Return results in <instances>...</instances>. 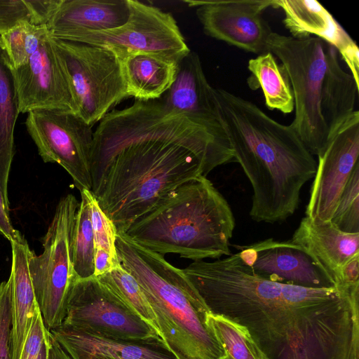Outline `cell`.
Returning a JSON list of instances; mask_svg holds the SVG:
<instances>
[{"label":"cell","mask_w":359,"mask_h":359,"mask_svg":"<svg viewBox=\"0 0 359 359\" xmlns=\"http://www.w3.org/2000/svg\"><path fill=\"white\" fill-rule=\"evenodd\" d=\"M271 6L283 10V23L294 39L315 35L337 49L349 36L316 0H272Z\"/></svg>","instance_id":"cell-23"},{"label":"cell","mask_w":359,"mask_h":359,"mask_svg":"<svg viewBox=\"0 0 359 359\" xmlns=\"http://www.w3.org/2000/svg\"><path fill=\"white\" fill-rule=\"evenodd\" d=\"M235 161L216 137L161 98L108 112L94 130L90 191L123 233L183 184Z\"/></svg>","instance_id":"cell-1"},{"label":"cell","mask_w":359,"mask_h":359,"mask_svg":"<svg viewBox=\"0 0 359 359\" xmlns=\"http://www.w3.org/2000/svg\"><path fill=\"white\" fill-rule=\"evenodd\" d=\"M96 278L161 337L156 317L145 294L136 279L128 270L120 264L109 272Z\"/></svg>","instance_id":"cell-28"},{"label":"cell","mask_w":359,"mask_h":359,"mask_svg":"<svg viewBox=\"0 0 359 359\" xmlns=\"http://www.w3.org/2000/svg\"><path fill=\"white\" fill-rule=\"evenodd\" d=\"M330 221L345 233H359V164L351 175Z\"/></svg>","instance_id":"cell-31"},{"label":"cell","mask_w":359,"mask_h":359,"mask_svg":"<svg viewBox=\"0 0 359 359\" xmlns=\"http://www.w3.org/2000/svg\"><path fill=\"white\" fill-rule=\"evenodd\" d=\"M50 7L48 0H0V35L22 20L46 25Z\"/></svg>","instance_id":"cell-30"},{"label":"cell","mask_w":359,"mask_h":359,"mask_svg":"<svg viewBox=\"0 0 359 359\" xmlns=\"http://www.w3.org/2000/svg\"><path fill=\"white\" fill-rule=\"evenodd\" d=\"M211 95L235 161L252 188L250 217L271 224L285 221L298 208L301 189L314 177L317 161L290 124L226 90L212 87Z\"/></svg>","instance_id":"cell-3"},{"label":"cell","mask_w":359,"mask_h":359,"mask_svg":"<svg viewBox=\"0 0 359 359\" xmlns=\"http://www.w3.org/2000/svg\"><path fill=\"white\" fill-rule=\"evenodd\" d=\"M234 228L227 201L201 176L177 188L120 234L162 255L177 254L196 262L229 256Z\"/></svg>","instance_id":"cell-4"},{"label":"cell","mask_w":359,"mask_h":359,"mask_svg":"<svg viewBox=\"0 0 359 359\" xmlns=\"http://www.w3.org/2000/svg\"><path fill=\"white\" fill-rule=\"evenodd\" d=\"M50 34L47 25H36L28 20L18 22L0 35V47L7 55L11 69L25 65Z\"/></svg>","instance_id":"cell-29"},{"label":"cell","mask_w":359,"mask_h":359,"mask_svg":"<svg viewBox=\"0 0 359 359\" xmlns=\"http://www.w3.org/2000/svg\"><path fill=\"white\" fill-rule=\"evenodd\" d=\"M266 45L267 51L281 61L290 79L295 109L290 126L309 152L318 156L328 136L320 110L327 43L316 36L297 39L272 32Z\"/></svg>","instance_id":"cell-6"},{"label":"cell","mask_w":359,"mask_h":359,"mask_svg":"<svg viewBox=\"0 0 359 359\" xmlns=\"http://www.w3.org/2000/svg\"><path fill=\"white\" fill-rule=\"evenodd\" d=\"M19 114L11 66L0 47V187L8 202V182L15 154L14 130Z\"/></svg>","instance_id":"cell-24"},{"label":"cell","mask_w":359,"mask_h":359,"mask_svg":"<svg viewBox=\"0 0 359 359\" xmlns=\"http://www.w3.org/2000/svg\"><path fill=\"white\" fill-rule=\"evenodd\" d=\"M338 51L327 43L326 71L320 92V110L328 137L355 110L359 86L340 65Z\"/></svg>","instance_id":"cell-22"},{"label":"cell","mask_w":359,"mask_h":359,"mask_svg":"<svg viewBox=\"0 0 359 359\" xmlns=\"http://www.w3.org/2000/svg\"><path fill=\"white\" fill-rule=\"evenodd\" d=\"M79 203L72 194L62 198L43 238V251L30 250L28 268L36 302L46 328L60 327L66 316L74 279L71 236Z\"/></svg>","instance_id":"cell-7"},{"label":"cell","mask_w":359,"mask_h":359,"mask_svg":"<svg viewBox=\"0 0 359 359\" xmlns=\"http://www.w3.org/2000/svg\"><path fill=\"white\" fill-rule=\"evenodd\" d=\"M206 322L224 350V359H266L243 325L212 313Z\"/></svg>","instance_id":"cell-27"},{"label":"cell","mask_w":359,"mask_h":359,"mask_svg":"<svg viewBox=\"0 0 359 359\" xmlns=\"http://www.w3.org/2000/svg\"><path fill=\"white\" fill-rule=\"evenodd\" d=\"M11 243V359H20L39 306L28 268V243L24 237Z\"/></svg>","instance_id":"cell-20"},{"label":"cell","mask_w":359,"mask_h":359,"mask_svg":"<svg viewBox=\"0 0 359 359\" xmlns=\"http://www.w3.org/2000/svg\"><path fill=\"white\" fill-rule=\"evenodd\" d=\"M62 325L93 336L127 341H164L97 278H74Z\"/></svg>","instance_id":"cell-10"},{"label":"cell","mask_w":359,"mask_h":359,"mask_svg":"<svg viewBox=\"0 0 359 359\" xmlns=\"http://www.w3.org/2000/svg\"><path fill=\"white\" fill-rule=\"evenodd\" d=\"M91 222L95 249L101 248L109 252L116 262H119L115 245L117 234L116 228L112 222L102 211L93 194L91 198Z\"/></svg>","instance_id":"cell-32"},{"label":"cell","mask_w":359,"mask_h":359,"mask_svg":"<svg viewBox=\"0 0 359 359\" xmlns=\"http://www.w3.org/2000/svg\"><path fill=\"white\" fill-rule=\"evenodd\" d=\"M25 124L43 162L58 163L79 191H90L92 126L75 113L59 110L30 111Z\"/></svg>","instance_id":"cell-11"},{"label":"cell","mask_w":359,"mask_h":359,"mask_svg":"<svg viewBox=\"0 0 359 359\" xmlns=\"http://www.w3.org/2000/svg\"><path fill=\"white\" fill-rule=\"evenodd\" d=\"M130 15L128 0H60L47 27L50 36L75 31H104L123 25Z\"/></svg>","instance_id":"cell-19"},{"label":"cell","mask_w":359,"mask_h":359,"mask_svg":"<svg viewBox=\"0 0 359 359\" xmlns=\"http://www.w3.org/2000/svg\"><path fill=\"white\" fill-rule=\"evenodd\" d=\"M205 34L255 54L267 52L266 39L272 32L262 17L272 0L190 1Z\"/></svg>","instance_id":"cell-14"},{"label":"cell","mask_w":359,"mask_h":359,"mask_svg":"<svg viewBox=\"0 0 359 359\" xmlns=\"http://www.w3.org/2000/svg\"><path fill=\"white\" fill-rule=\"evenodd\" d=\"M81 201L75 215L71 236V258L74 277L86 279L94 276L95 243L91 222L92 193L80 191Z\"/></svg>","instance_id":"cell-26"},{"label":"cell","mask_w":359,"mask_h":359,"mask_svg":"<svg viewBox=\"0 0 359 359\" xmlns=\"http://www.w3.org/2000/svg\"><path fill=\"white\" fill-rule=\"evenodd\" d=\"M120 59L128 97L137 100L161 98L175 81L177 64L144 53L117 55Z\"/></svg>","instance_id":"cell-21"},{"label":"cell","mask_w":359,"mask_h":359,"mask_svg":"<svg viewBox=\"0 0 359 359\" xmlns=\"http://www.w3.org/2000/svg\"><path fill=\"white\" fill-rule=\"evenodd\" d=\"M290 241L314 257L339 286L342 267L359 255V233H345L316 217H303Z\"/></svg>","instance_id":"cell-17"},{"label":"cell","mask_w":359,"mask_h":359,"mask_svg":"<svg viewBox=\"0 0 359 359\" xmlns=\"http://www.w3.org/2000/svg\"><path fill=\"white\" fill-rule=\"evenodd\" d=\"M338 54L347 65L350 74L359 86V50L350 36L337 48Z\"/></svg>","instance_id":"cell-35"},{"label":"cell","mask_w":359,"mask_h":359,"mask_svg":"<svg viewBox=\"0 0 359 359\" xmlns=\"http://www.w3.org/2000/svg\"><path fill=\"white\" fill-rule=\"evenodd\" d=\"M0 359H11V297L8 279L0 283Z\"/></svg>","instance_id":"cell-33"},{"label":"cell","mask_w":359,"mask_h":359,"mask_svg":"<svg viewBox=\"0 0 359 359\" xmlns=\"http://www.w3.org/2000/svg\"><path fill=\"white\" fill-rule=\"evenodd\" d=\"M238 248L240 259L260 278L311 288L339 287L314 257L290 240L271 238Z\"/></svg>","instance_id":"cell-15"},{"label":"cell","mask_w":359,"mask_h":359,"mask_svg":"<svg viewBox=\"0 0 359 359\" xmlns=\"http://www.w3.org/2000/svg\"><path fill=\"white\" fill-rule=\"evenodd\" d=\"M50 331L44 325L41 313L38 308L35 312L32 325L20 359H37L41 346Z\"/></svg>","instance_id":"cell-34"},{"label":"cell","mask_w":359,"mask_h":359,"mask_svg":"<svg viewBox=\"0 0 359 359\" xmlns=\"http://www.w3.org/2000/svg\"><path fill=\"white\" fill-rule=\"evenodd\" d=\"M11 72L20 113L59 110L78 114L69 76L50 34L25 65Z\"/></svg>","instance_id":"cell-12"},{"label":"cell","mask_w":359,"mask_h":359,"mask_svg":"<svg viewBox=\"0 0 359 359\" xmlns=\"http://www.w3.org/2000/svg\"><path fill=\"white\" fill-rule=\"evenodd\" d=\"M48 359H71L50 332Z\"/></svg>","instance_id":"cell-39"},{"label":"cell","mask_w":359,"mask_h":359,"mask_svg":"<svg viewBox=\"0 0 359 359\" xmlns=\"http://www.w3.org/2000/svg\"><path fill=\"white\" fill-rule=\"evenodd\" d=\"M50 333L45 339L37 359H48Z\"/></svg>","instance_id":"cell-40"},{"label":"cell","mask_w":359,"mask_h":359,"mask_svg":"<svg viewBox=\"0 0 359 359\" xmlns=\"http://www.w3.org/2000/svg\"><path fill=\"white\" fill-rule=\"evenodd\" d=\"M359 111L355 110L328 137L318 156L306 216L330 221L340 196L359 164Z\"/></svg>","instance_id":"cell-13"},{"label":"cell","mask_w":359,"mask_h":359,"mask_svg":"<svg viewBox=\"0 0 359 359\" xmlns=\"http://www.w3.org/2000/svg\"><path fill=\"white\" fill-rule=\"evenodd\" d=\"M248 68L251 72L249 86L253 89L262 88L267 108L283 114L294 111V102L288 75L284 66L276 62L271 52L249 60Z\"/></svg>","instance_id":"cell-25"},{"label":"cell","mask_w":359,"mask_h":359,"mask_svg":"<svg viewBox=\"0 0 359 359\" xmlns=\"http://www.w3.org/2000/svg\"><path fill=\"white\" fill-rule=\"evenodd\" d=\"M115 245L121 264L140 285L175 357L224 359V350L206 322L210 312L182 269L122 234H116Z\"/></svg>","instance_id":"cell-5"},{"label":"cell","mask_w":359,"mask_h":359,"mask_svg":"<svg viewBox=\"0 0 359 359\" xmlns=\"http://www.w3.org/2000/svg\"><path fill=\"white\" fill-rule=\"evenodd\" d=\"M212 87L198 55L190 50L178 62L175 81L161 100L169 110L184 114L216 137L227 140L214 113Z\"/></svg>","instance_id":"cell-16"},{"label":"cell","mask_w":359,"mask_h":359,"mask_svg":"<svg viewBox=\"0 0 359 359\" xmlns=\"http://www.w3.org/2000/svg\"><path fill=\"white\" fill-rule=\"evenodd\" d=\"M9 202L6 201L0 187V235L11 243L21 239L23 236L11 224L9 217Z\"/></svg>","instance_id":"cell-36"},{"label":"cell","mask_w":359,"mask_h":359,"mask_svg":"<svg viewBox=\"0 0 359 359\" xmlns=\"http://www.w3.org/2000/svg\"><path fill=\"white\" fill-rule=\"evenodd\" d=\"M53 39L74 89L77 115L93 126L128 97L120 59L104 47Z\"/></svg>","instance_id":"cell-8"},{"label":"cell","mask_w":359,"mask_h":359,"mask_svg":"<svg viewBox=\"0 0 359 359\" xmlns=\"http://www.w3.org/2000/svg\"><path fill=\"white\" fill-rule=\"evenodd\" d=\"M50 332L71 359H177L164 341L114 340L63 325Z\"/></svg>","instance_id":"cell-18"},{"label":"cell","mask_w":359,"mask_h":359,"mask_svg":"<svg viewBox=\"0 0 359 359\" xmlns=\"http://www.w3.org/2000/svg\"><path fill=\"white\" fill-rule=\"evenodd\" d=\"M130 15L123 25L104 31H75L58 40L104 47L116 55L144 53L178 63L189 52L170 13L139 1L128 0Z\"/></svg>","instance_id":"cell-9"},{"label":"cell","mask_w":359,"mask_h":359,"mask_svg":"<svg viewBox=\"0 0 359 359\" xmlns=\"http://www.w3.org/2000/svg\"><path fill=\"white\" fill-rule=\"evenodd\" d=\"M182 271L210 312L245 327L266 359H359V285L271 281L236 253Z\"/></svg>","instance_id":"cell-2"},{"label":"cell","mask_w":359,"mask_h":359,"mask_svg":"<svg viewBox=\"0 0 359 359\" xmlns=\"http://www.w3.org/2000/svg\"><path fill=\"white\" fill-rule=\"evenodd\" d=\"M120 264V262H116L109 252L101 248L95 249L94 277H98L109 272Z\"/></svg>","instance_id":"cell-38"},{"label":"cell","mask_w":359,"mask_h":359,"mask_svg":"<svg viewBox=\"0 0 359 359\" xmlns=\"http://www.w3.org/2000/svg\"><path fill=\"white\" fill-rule=\"evenodd\" d=\"M340 285L346 287L359 285V255L352 258L342 267Z\"/></svg>","instance_id":"cell-37"}]
</instances>
